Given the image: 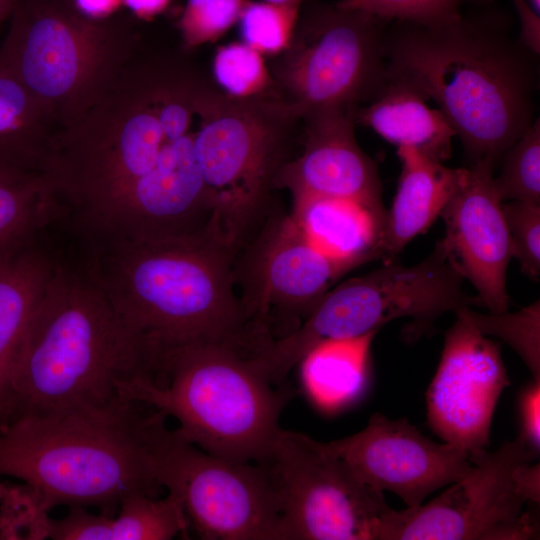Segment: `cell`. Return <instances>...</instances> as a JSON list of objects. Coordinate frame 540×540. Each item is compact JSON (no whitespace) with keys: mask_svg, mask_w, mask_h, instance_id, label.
Returning <instances> with one entry per match:
<instances>
[{"mask_svg":"<svg viewBox=\"0 0 540 540\" xmlns=\"http://www.w3.org/2000/svg\"><path fill=\"white\" fill-rule=\"evenodd\" d=\"M207 84L186 57L139 43L57 128L45 173L83 244L149 237L200 193L194 143Z\"/></svg>","mask_w":540,"mask_h":540,"instance_id":"obj_1","label":"cell"},{"mask_svg":"<svg viewBox=\"0 0 540 540\" xmlns=\"http://www.w3.org/2000/svg\"><path fill=\"white\" fill-rule=\"evenodd\" d=\"M493 4L469 8L443 25L391 21L384 54L389 81L437 104L461 141L467 166L496 169L535 121L539 64Z\"/></svg>","mask_w":540,"mask_h":540,"instance_id":"obj_2","label":"cell"},{"mask_svg":"<svg viewBox=\"0 0 540 540\" xmlns=\"http://www.w3.org/2000/svg\"><path fill=\"white\" fill-rule=\"evenodd\" d=\"M86 248L82 265L138 340L152 370L180 346L255 330L236 290V253L210 230Z\"/></svg>","mask_w":540,"mask_h":540,"instance_id":"obj_3","label":"cell"},{"mask_svg":"<svg viewBox=\"0 0 540 540\" xmlns=\"http://www.w3.org/2000/svg\"><path fill=\"white\" fill-rule=\"evenodd\" d=\"M136 378H149L140 343L84 266L58 259L13 360L5 424L110 406Z\"/></svg>","mask_w":540,"mask_h":540,"instance_id":"obj_4","label":"cell"},{"mask_svg":"<svg viewBox=\"0 0 540 540\" xmlns=\"http://www.w3.org/2000/svg\"><path fill=\"white\" fill-rule=\"evenodd\" d=\"M154 409L131 400L21 415L0 427V475L28 485L50 511L113 516L133 494L158 497L148 432Z\"/></svg>","mask_w":540,"mask_h":540,"instance_id":"obj_5","label":"cell"},{"mask_svg":"<svg viewBox=\"0 0 540 540\" xmlns=\"http://www.w3.org/2000/svg\"><path fill=\"white\" fill-rule=\"evenodd\" d=\"M263 335L193 342L160 360L152 381L136 378L122 395L173 417L181 439L236 462L266 464L294 391L271 381L256 351Z\"/></svg>","mask_w":540,"mask_h":540,"instance_id":"obj_6","label":"cell"},{"mask_svg":"<svg viewBox=\"0 0 540 540\" xmlns=\"http://www.w3.org/2000/svg\"><path fill=\"white\" fill-rule=\"evenodd\" d=\"M196 161L213 205L210 230L236 254L260 218L301 118L275 92L236 98L208 83Z\"/></svg>","mask_w":540,"mask_h":540,"instance_id":"obj_7","label":"cell"},{"mask_svg":"<svg viewBox=\"0 0 540 540\" xmlns=\"http://www.w3.org/2000/svg\"><path fill=\"white\" fill-rule=\"evenodd\" d=\"M0 59L57 126L76 116L139 44L132 29L64 0H16Z\"/></svg>","mask_w":540,"mask_h":540,"instance_id":"obj_8","label":"cell"},{"mask_svg":"<svg viewBox=\"0 0 540 540\" xmlns=\"http://www.w3.org/2000/svg\"><path fill=\"white\" fill-rule=\"evenodd\" d=\"M538 456L518 436L472 455L468 473L430 502L392 511L382 540L539 538Z\"/></svg>","mask_w":540,"mask_h":540,"instance_id":"obj_9","label":"cell"},{"mask_svg":"<svg viewBox=\"0 0 540 540\" xmlns=\"http://www.w3.org/2000/svg\"><path fill=\"white\" fill-rule=\"evenodd\" d=\"M391 21L336 4L309 5L274 68V91L296 114L357 107L388 84L384 36Z\"/></svg>","mask_w":540,"mask_h":540,"instance_id":"obj_10","label":"cell"},{"mask_svg":"<svg viewBox=\"0 0 540 540\" xmlns=\"http://www.w3.org/2000/svg\"><path fill=\"white\" fill-rule=\"evenodd\" d=\"M156 412L148 448L155 480L177 496L205 540H284L273 477L266 464L211 455L181 439Z\"/></svg>","mask_w":540,"mask_h":540,"instance_id":"obj_11","label":"cell"},{"mask_svg":"<svg viewBox=\"0 0 540 540\" xmlns=\"http://www.w3.org/2000/svg\"><path fill=\"white\" fill-rule=\"evenodd\" d=\"M269 467L284 540H382L392 508L323 442L281 429Z\"/></svg>","mask_w":540,"mask_h":540,"instance_id":"obj_12","label":"cell"},{"mask_svg":"<svg viewBox=\"0 0 540 540\" xmlns=\"http://www.w3.org/2000/svg\"><path fill=\"white\" fill-rule=\"evenodd\" d=\"M464 280L441 239L415 265L404 266L394 259L331 288L317 304L315 315L330 339L361 336L392 320L410 318L403 335L414 342L431 332L443 314L479 306L477 297L464 291Z\"/></svg>","mask_w":540,"mask_h":540,"instance_id":"obj_13","label":"cell"},{"mask_svg":"<svg viewBox=\"0 0 540 540\" xmlns=\"http://www.w3.org/2000/svg\"><path fill=\"white\" fill-rule=\"evenodd\" d=\"M344 273L303 236L290 215L269 221L239 270L234 268L249 323L272 339L296 329Z\"/></svg>","mask_w":540,"mask_h":540,"instance_id":"obj_14","label":"cell"},{"mask_svg":"<svg viewBox=\"0 0 540 540\" xmlns=\"http://www.w3.org/2000/svg\"><path fill=\"white\" fill-rule=\"evenodd\" d=\"M455 316L426 392L427 421L438 437L470 458L489 444L493 414L509 381L500 345L459 311Z\"/></svg>","mask_w":540,"mask_h":540,"instance_id":"obj_15","label":"cell"},{"mask_svg":"<svg viewBox=\"0 0 540 540\" xmlns=\"http://www.w3.org/2000/svg\"><path fill=\"white\" fill-rule=\"evenodd\" d=\"M323 446L343 460L365 485L389 491L414 508L471 468L466 451L424 436L406 418L373 414L361 431Z\"/></svg>","mask_w":540,"mask_h":540,"instance_id":"obj_16","label":"cell"},{"mask_svg":"<svg viewBox=\"0 0 540 540\" xmlns=\"http://www.w3.org/2000/svg\"><path fill=\"white\" fill-rule=\"evenodd\" d=\"M494 171L485 163L464 167L440 216L446 227L442 241L464 279L476 289L479 306L501 313L509 308L506 274L512 255Z\"/></svg>","mask_w":540,"mask_h":540,"instance_id":"obj_17","label":"cell"},{"mask_svg":"<svg viewBox=\"0 0 540 540\" xmlns=\"http://www.w3.org/2000/svg\"><path fill=\"white\" fill-rule=\"evenodd\" d=\"M357 109L337 106L305 114L304 149L283 164L275 189L286 188L293 199L342 198L386 212L377 166L355 137Z\"/></svg>","mask_w":540,"mask_h":540,"instance_id":"obj_18","label":"cell"},{"mask_svg":"<svg viewBox=\"0 0 540 540\" xmlns=\"http://www.w3.org/2000/svg\"><path fill=\"white\" fill-rule=\"evenodd\" d=\"M386 212L332 197L293 199L291 219L303 236L346 272L383 259Z\"/></svg>","mask_w":540,"mask_h":540,"instance_id":"obj_19","label":"cell"},{"mask_svg":"<svg viewBox=\"0 0 540 540\" xmlns=\"http://www.w3.org/2000/svg\"><path fill=\"white\" fill-rule=\"evenodd\" d=\"M397 156L401 173L392 205L385 215V262L396 259L411 240L428 230L441 215L464 173V167H447L411 147H398Z\"/></svg>","mask_w":540,"mask_h":540,"instance_id":"obj_20","label":"cell"},{"mask_svg":"<svg viewBox=\"0 0 540 540\" xmlns=\"http://www.w3.org/2000/svg\"><path fill=\"white\" fill-rule=\"evenodd\" d=\"M189 522L180 499L172 493L158 498L133 494L113 516L71 507L67 515L50 521L54 540H169L187 536Z\"/></svg>","mask_w":540,"mask_h":540,"instance_id":"obj_21","label":"cell"},{"mask_svg":"<svg viewBox=\"0 0 540 540\" xmlns=\"http://www.w3.org/2000/svg\"><path fill=\"white\" fill-rule=\"evenodd\" d=\"M409 85L389 81L365 107L358 108L355 123L369 127L386 141L414 148L443 162L451 156L456 136L443 113Z\"/></svg>","mask_w":540,"mask_h":540,"instance_id":"obj_22","label":"cell"},{"mask_svg":"<svg viewBox=\"0 0 540 540\" xmlns=\"http://www.w3.org/2000/svg\"><path fill=\"white\" fill-rule=\"evenodd\" d=\"M57 261L38 243L0 263V427L9 413V377L16 351Z\"/></svg>","mask_w":540,"mask_h":540,"instance_id":"obj_23","label":"cell"},{"mask_svg":"<svg viewBox=\"0 0 540 540\" xmlns=\"http://www.w3.org/2000/svg\"><path fill=\"white\" fill-rule=\"evenodd\" d=\"M58 126L0 59V171L44 172Z\"/></svg>","mask_w":540,"mask_h":540,"instance_id":"obj_24","label":"cell"},{"mask_svg":"<svg viewBox=\"0 0 540 540\" xmlns=\"http://www.w3.org/2000/svg\"><path fill=\"white\" fill-rule=\"evenodd\" d=\"M377 332L323 341L301 359L303 386L319 408L336 411L360 398L368 383L370 348Z\"/></svg>","mask_w":540,"mask_h":540,"instance_id":"obj_25","label":"cell"},{"mask_svg":"<svg viewBox=\"0 0 540 540\" xmlns=\"http://www.w3.org/2000/svg\"><path fill=\"white\" fill-rule=\"evenodd\" d=\"M64 217L44 172L0 171V263L38 244V238Z\"/></svg>","mask_w":540,"mask_h":540,"instance_id":"obj_26","label":"cell"},{"mask_svg":"<svg viewBox=\"0 0 540 540\" xmlns=\"http://www.w3.org/2000/svg\"><path fill=\"white\" fill-rule=\"evenodd\" d=\"M482 334L493 335L511 346L540 381V303L539 300L516 312L483 314L469 306L458 309ZM455 313V312H454Z\"/></svg>","mask_w":540,"mask_h":540,"instance_id":"obj_27","label":"cell"},{"mask_svg":"<svg viewBox=\"0 0 540 540\" xmlns=\"http://www.w3.org/2000/svg\"><path fill=\"white\" fill-rule=\"evenodd\" d=\"M498 166L493 183L501 202L540 204L539 118L504 152Z\"/></svg>","mask_w":540,"mask_h":540,"instance_id":"obj_28","label":"cell"},{"mask_svg":"<svg viewBox=\"0 0 540 540\" xmlns=\"http://www.w3.org/2000/svg\"><path fill=\"white\" fill-rule=\"evenodd\" d=\"M213 72L224 93L232 97L252 98L275 92L262 54L244 42L219 47Z\"/></svg>","mask_w":540,"mask_h":540,"instance_id":"obj_29","label":"cell"},{"mask_svg":"<svg viewBox=\"0 0 540 540\" xmlns=\"http://www.w3.org/2000/svg\"><path fill=\"white\" fill-rule=\"evenodd\" d=\"M298 19V7L247 2L239 18L241 36L260 54L278 55L289 47Z\"/></svg>","mask_w":540,"mask_h":540,"instance_id":"obj_30","label":"cell"},{"mask_svg":"<svg viewBox=\"0 0 540 540\" xmlns=\"http://www.w3.org/2000/svg\"><path fill=\"white\" fill-rule=\"evenodd\" d=\"M495 0H339L342 8L361 10L390 21H407L425 26L443 25L460 18L469 8Z\"/></svg>","mask_w":540,"mask_h":540,"instance_id":"obj_31","label":"cell"},{"mask_svg":"<svg viewBox=\"0 0 540 540\" xmlns=\"http://www.w3.org/2000/svg\"><path fill=\"white\" fill-rule=\"evenodd\" d=\"M49 511L25 483H0V539H48Z\"/></svg>","mask_w":540,"mask_h":540,"instance_id":"obj_32","label":"cell"},{"mask_svg":"<svg viewBox=\"0 0 540 540\" xmlns=\"http://www.w3.org/2000/svg\"><path fill=\"white\" fill-rule=\"evenodd\" d=\"M247 0H187L179 22L184 48H195L224 35L237 21Z\"/></svg>","mask_w":540,"mask_h":540,"instance_id":"obj_33","label":"cell"},{"mask_svg":"<svg viewBox=\"0 0 540 540\" xmlns=\"http://www.w3.org/2000/svg\"><path fill=\"white\" fill-rule=\"evenodd\" d=\"M509 233L511 255L521 271L535 281L540 277V204L507 201L502 203Z\"/></svg>","mask_w":540,"mask_h":540,"instance_id":"obj_34","label":"cell"},{"mask_svg":"<svg viewBox=\"0 0 540 540\" xmlns=\"http://www.w3.org/2000/svg\"><path fill=\"white\" fill-rule=\"evenodd\" d=\"M521 438L530 448L539 454L540 450V381L533 380L519 395Z\"/></svg>","mask_w":540,"mask_h":540,"instance_id":"obj_35","label":"cell"},{"mask_svg":"<svg viewBox=\"0 0 540 540\" xmlns=\"http://www.w3.org/2000/svg\"><path fill=\"white\" fill-rule=\"evenodd\" d=\"M519 20L518 40L532 53L540 54V17L527 0H512Z\"/></svg>","mask_w":540,"mask_h":540,"instance_id":"obj_36","label":"cell"},{"mask_svg":"<svg viewBox=\"0 0 540 540\" xmlns=\"http://www.w3.org/2000/svg\"><path fill=\"white\" fill-rule=\"evenodd\" d=\"M121 4V0H73L80 13L93 19L108 18Z\"/></svg>","mask_w":540,"mask_h":540,"instance_id":"obj_37","label":"cell"},{"mask_svg":"<svg viewBox=\"0 0 540 540\" xmlns=\"http://www.w3.org/2000/svg\"><path fill=\"white\" fill-rule=\"evenodd\" d=\"M122 4L142 19H151L163 12L171 0H121Z\"/></svg>","mask_w":540,"mask_h":540,"instance_id":"obj_38","label":"cell"},{"mask_svg":"<svg viewBox=\"0 0 540 540\" xmlns=\"http://www.w3.org/2000/svg\"><path fill=\"white\" fill-rule=\"evenodd\" d=\"M16 0H0V24L10 17Z\"/></svg>","mask_w":540,"mask_h":540,"instance_id":"obj_39","label":"cell"},{"mask_svg":"<svg viewBox=\"0 0 540 540\" xmlns=\"http://www.w3.org/2000/svg\"><path fill=\"white\" fill-rule=\"evenodd\" d=\"M305 0H265V2L273 3V4H279V5H286V6H292V7H300V5Z\"/></svg>","mask_w":540,"mask_h":540,"instance_id":"obj_40","label":"cell"},{"mask_svg":"<svg viewBox=\"0 0 540 540\" xmlns=\"http://www.w3.org/2000/svg\"><path fill=\"white\" fill-rule=\"evenodd\" d=\"M529 3L537 12H540V0H529Z\"/></svg>","mask_w":540,"mask_h":540,"instance_id":"obj_41","label":"cell"},{"mask_svg":"<svg viewBox=\"0 0 540 540\" xmlns=\"http://www.w3.org/2000/svg\"><path fill=\"white\" fill-rule=\"evenodd\" d=\"M0 425H1V418H0Z\"/></svg>","mask_w":540,"mask_h":540,"instance_id":"obj_42","label":"cell"}]
</instances>
